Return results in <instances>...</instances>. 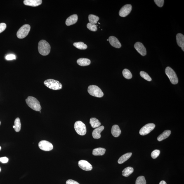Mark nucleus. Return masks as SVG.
<instances>
[{
	"mask_svg": "<svg viewBox=\"0 0 184 184\" xmlns=\"http://www.w3.org/2000/svg\"><path fill=\"white\" fill-rule=\"evenodd\" d=\"M171 132L170 130H165L158 137L157 140L159 142L162 141L163 140L168 138L171 135Z\"/></svg>",
	"mask_w": 184,
	"mask_h": 184,
	"instance_id": "obj_20",
	"label": "nucleus"
},
{
	"mask_svg": "<svg viewBox=\"0 0 184 184\" xmlns=\"http://www.w3.org/2000/svg\"><path fill=\"white\" fill-rule=\"evenodd\" d=\"M87 27L88 29L92 31V32H96L97 29H98L97 25L95 24H91L90 23L87 24Z\"/></svg>",
	"mask_w": 184,
	"mask_h": 184,
	"instance_id": "obj_31",
	"label": "nucleus"
},
{
	"mask_svg": "<svg viewBox=\"0 0 184 184\" xmlns=\"http://www.w3.org/2000/svg\"><path fill=\"white\" fill-rule=\"evenodd\" d=\"M132 9V6L131 5L126 4L122 7L119 11L120 16L122 17H125L129 15L131 13Z\"/></svg>",
	"mask_w": 184,
	"mask_h": 184,
	"instance_id": "obj_10",
	"label": "nucleus"
},
{
	"mask_svg": "<svg viewBox=\"0 0 184 184\" xmlns=\"http://www.w3.org/2000/svg\"><path fill=\"white\" fill-rule=\"evenodd\" d=\"M78 16L77 15L74 14L68 17L66 20V24L67 26H70L75 24L77 21Z\"/></svg>",
	"mask_w": 184,
	"mask_h": 184,
	"instance_id": "obj_16",
	"label": "nucleus"
},
{
	"mask_svg": "<svg viewBox=\"0 0 184 184\" xmlns=\"http://www.w3.org/2000/svg\"><path fill=\"white\" fill-rule=\"evenodd\" d=\"M134 172V169L131 167H128L123 170L122 171L123 176L128 177L131 175Z\"/></svg>",
	"mask_w": 184,
	"mask_h": 184,
	"instance_id": "obj_24",
	"label": "nucleus"
},
{
	"mask_svg": "<svg viewBox=\"0 0 184 184\" xmlns=\"http://www.w3.org/2000/svg\"><path fill=\"white\" fill-rule=\"evenodd\" d=\"M122 74L124 77L127 79H131L132 77V75L128 69H124L122 71Z\"/></svg>",
	"mask_w": 184,
	"mask_h": 184,
	"instance_id": "obj_28",
	"label": "nucleus"
},
{
	"mask_svg": "<svg viewBox=\"0 0 184 184\" xmlns=\"http://www.w3.org/2000/svg\"><path fill=\"white\" fill-rule=\"evenodd\" d=\"M26 103L29 107L33 110L40 112L41 109L40 104L37 99L32 96L28 97L26 99Z\"/></svg>",
	"mask_w": 184,
	"mask_h": 184,
	"instance_id": "obj_2",
	"label": "nucleus"
},
{
	"mask_svg": "<svg viewBox=\"0 0 184 184\" xmlns=\"http://www.w3.org/2000/svg\"><path fill=\"white\" fill-rule=\"evenodd\" d=\"M51 48V46L49 43L45 40H41L38 43V51L41 55L46 56L49 54Z\"/></svg>",
	"mask_w": 184,
	"mask_h": 184,
	"instance_id": "obj_1",
	"label": "nucleus"
},
{
	"mask_svg": "<svg viewBox=\"0 0 184 184\" xmlns=\"http://www.w3.org/2000/svg\"><path fill=\"white\" fill-rule=\"evenodd\" d=\"M77 63L81 66H86L90 65L91 61L89 59L85 58H80L78 59Z\"/></svg>",
	"mask_w": 184,
	"mask_h": 184,
	"instance_id": "obj_19",
	"label": "nucleus"
},
{
	"mask_svg": "<svg viewBox=\"0 0 184 184\" xmlns=\"http://www.w3.org/2000/svg\"><path fill=\"white\" fill-rule=\"evenodd\" d=\"M73 46L79 50H85L87 48V45L81 42L74 43H73Z\"/></svg>",
	"mask_w": 184,
	"mask_h": 184,
	"instance_id": "obj_25",
	"label": "nucleus"
},
{
	"mask_svg": "<svg viewBox=\"0 0 184 184\" xmlns=\"http://www.w3.org/2000/svg\"><path fill=\"white\" fill-rule=\"evenodd\" d=\"M160 153V151L159 150H155L153 151L151 154V157L152 159H155L158 157Z\"/></svg>",
	"mask_w": 184,
	"mask_h": 184,
	"instance_id": "obj_32",
	"label": "nucleus"
},
{
	"mask_svg": "<svg viewBox=\"0 0 184 184\" xmlns=\"http://www.w3.org/2000/svg\"><path fill=\"white\" fill-rule=\"evenodd\" d=\"M159 184H167V183L165 181H163V180H162V181H161L160 182V183H159Z\"/></svg>",
	"mask_w": 184,
	"mask_h": 184,
	"instance_id": "obj_38",
	"label": "nucleus"
},
{
	"mask_svg": "<svg viewBox=\"0 0 184 184\" xmlns=\"http://www.w3.org/2000/svg\"><path fill=\"white\" fill-rule=\"evenodd\" d=\"M7 27L6 24L5 23H0V33L4 31Z\"/></svg>",
	"mask_w": 184,
	"mask_h": 184,
	"instance_id": "obj_34",
	"label": "nucleus"
},
{
	"mask_svg": "<svg viewBox=\"0 0 184 184\" xmlns=\"http://www.w3.org/2000/svg\"><path fill=\"white\" fill-rule=\"evenodd\" d=\"M42 2V0H25L23 3L26 6L37 7L41 5Z\"/></svg>",
	"mask_w": 184,
	"mask_h": 184,
	"instance_id": "obj_15",
	"label": "nucleus"
},
{
	"mask_svg": "<svg viewBox=\"0 0 184 184\" xmlns=\"http://www.w3.org/2000/svg\"><path fill=\"white\" fill-rule=\"evenodd\" d=\"M30 29V26L25 24L20 28L17 32V36L19 39H23L28 34Z\"/></svg>",
	"mask_w": 184,
	"mask_h": 184,
	"instance_id": "obj_6",
	"label": "nucleus"
},
{
	"mask_svg": "<svg viewBox=\"0 0 184 184\" xmlns=\"http://www.w3.org/2000/svg\"><path fill=\"white\" fill-rule=\"evenodd\" d=\"M1 147L0 146V150H1Z\"/></svg>",
	"mask_w": 184,
	"mask_h": 184,
	"instance_id": "obj_40",
	"label": "nucleus"
},
{
	"mask_svg": "<svg viewBox=\"0 0 184 184\" xmlns=\"http://www.w3.org/2000/svg\"><path fill=\"white\" fill-rule=\"evenodd\" d=\"M1 167H0V172H1Z\"/></svg>",
	"mask_w": 184,
	"mask_h": 184,
	"instance_id": "obj_39",
	"label": "nucleus"
},
{
	"mask_svg": "<svg viewBox=\"0 0 184 184\" xmlns=\"http://www.w3.org/2000/svg\"><path fill=\"white\" fill-rule=\"evenodd\" d=\"M90 124L91 127L93 128H96L100 126L101 123L98 119L95 118H91L90 120Z\"/></svg>",
	"mask_w": 184,
	"mask_h": 184,
	"instance_id": "obj_23",
	"label": "nucleus"
},
{
	"mask_svg": "<svg viewBox=\"0 0 184 184\" xmlns=\"http://www.w3.org/2000/svg\"><path fill=\"white\" fill-rule=\"evenodd\" d=\"M79 167L85 171H90L93 169V166L88 161L84 160H80L78 163Z\"/></svg>",
	"mask_w": 184,
	"mask_h": 184,
	"instance_id": "obj_12",
	"label": "nucleus"
},
{
	"mask_svg": "<svg viewBox=\"0 0 184 184\" xmlns=\"http://www.w3.org/2000/svg\"><path fill=\"white\" fill-rule=\"evenodd\" d=\"M165 72L172 84L174 85L178 84V79L177 76L172 69L169 67H167L165 69Z\"/></svg>",
	"mask_w": 184,
	"mask_h": 184,
	"instance_id": "obj_5",
	"label": "nucleus"
},
{
	"mask_svg": "<svg viewBox=\"0 0 184 184\" xmlns=\"http://www.w3.org/2000/svg\"><path fill=\"white\" fill-rule=\"evenodd\" d=\"M135 184H146L145 177L143 176L138 177L136 179Z\"/></svg>",
	"mask_w": 184,
	"mask_h": 184,
	"instance_id": "obj_30",
	"label": "nucleus"
},
{
	"mask_svg": "<svg viewBox=\"0 0 184 184\" xmlns=\"http://www.w3.org/2000/svg\"><path fill=\"white\" fill-rule=\"evenodd\" d=\"M8 160V159L6 157L0 158V162L3 163H7Z\"/></svg>",
	"mask_w": 184,
	"mask_h": 184,
	"instance_id": "obj_36",
	"label": "nucleus"
},
{
	"mask_svg": "<svg viewBox=\"0 0 184 184\" xmlns=\"http://www.w3.org/2000/svg\"><path fill=\"white\" fill-rule=\"evenodd\" d=\"M134 48L142 56H145L147 54L146 48L144 45L140 42H137L134 44Z\"/></svg>",
	"mask_w": 184,
	"mask_h": 184,
	"instance_id": "obj_11",
	"label": "nucleus"
},
{
	"mask_svg": "<svg viewBox=\"0 0 184 184\" xmlns=\"http://www.w3.org/2000/svg\"><path fill=\"white\" fill-rule=\"evenodd\" d=\"M44 84L47 87L54 90H58L62 89V86L60 83L58 81L52 79L46 80L44 81Z\"/></svg>",
	"mask_w": 184,
	"mask_h": 184,
	"instance_id": "obj_3",
	"label": "nucleus"
},
{
	"mask_svg": "<svg viewBox=\"0 0 184 184\" xmlns=\"http://www.w3.org/2000/svg\"><path fill=\"white\" fill-rule=\"evenodd\" d=\"M155 126V124L152 123H149L146 124L140 129V134L144 136L148 134L151 131H153Z\"/></svg>",
	"mask_w": 184,
	"mask_h": 184,
	"instance_id": "obj_8",
	"label": "nucleus"
},
{
	"mask_svg": "<svg viewBox=\"0 0 184 184\" xmlns=\"http://www.w3.org/2000/svg\"><path fill=\"white\" fill-rule=\"evenodd\" d=\"M111 133L113 136L115 138L119 136L121 134V131L119 126L117 125L113 126L111 129Z\"/></svg>",
	"mask_w": 184,
	"mask_h": 184,
	"instance_id": "obj_18",
	"label": "nucleus"
},
{
	"mask_svg": "<svg viewBox=\"0 0 184 184\" xmlns=\"http://www.w3.org/2000/svg\"><path fill=\"white\" fill-rule=\"evenodd\" d=\"M74 128L78 134L81 136L86 134L87 132L86 126L81 121H76L74 124Z\"/></svg>",
	"mask_w": 184,
	"mask_h": 184,
	"instance_id": "obj_7",
	"label": "nucleus"
},
{
	"mask_svg": "<svg viewBox=\"0 0 184 184\" xmlns=\"http://www.w3.org/2000/svg\"><path fill=\"white\" fill-rule=\"evenodd\" d=\"M88 91L92 96L101 98L103 96L104 93L101 89L96 85H91L88 87Z\"/></svg>",
	"mask_w": 184,
	"mask_h": 184,
	"instance_id": "obj_4",
	"label": "nucleus"
},
{
	"mask_svg": "<svg viewBox=\"0 0 184 184\" xmlns=\"http://www.w3.org/2000/svg\"><path fill=\"white\" fill-rule=\"evenodd\" d=\"M154 2L160 7H162L163 6L164 1V0H154Z\"/></svg>",
	"mask_w": 184,
	"mask_h": 184,
	"instance_id": "obj_33",
	"label": "nucleus"
},
{
	"mask_svg": "<svg viewBox=\"0 0 184 184\" xmlns=\"http://www.w3.org/2000/svg\"><path fill=\"white\" fill-rule=\"evenodd\" d=\"M176 40L178 46L184 51V36L183 34L179 33L177 34Z\"/></svg>",
	"mask_w": 184,
	"mask_h": 184,
	"instance_id": "obj_17",
	"label": "nucleus"
},
{
	"mask_svg": "<svg viewBox=\"0 0 184 184\" xmlns=\"http://www.w3.org/2000/svg\"><path fill=\"white\" fill-rule=\"evenodd\" d=\"M14 126H15L14 129L15 131L16 132H19L20 131L21 124L20 119L19 118H17L15 119Z\"/></svg>",
	"mask_w": 184,
	"mask_h": 184,
	"instance_id": "obj_27",
	"label": "nucleus"
},
{
	"mask_svg": "<svg viewBox=\"0 0 184 184\" xmlns=\"http://www.w3.org/2000/svg\"><path fill=\"white\" fill-rule=\"evenodd\" d=\"M109 41L111 46L114 47L119 48L121 47V44L119 40L114 36H112L109 37Z\"/></svg>",
	"mask_w": 184,
	"mask_h": 184,
	"instance_id": "obj_13",
	"label": "nucleus"
},
{
	"mask_svg": "<svg viewBox=\"0 0 184 184\" xmlns=\"http://www.w3.org/2000/svg\"><path fill=\"white\" fill-rule=\"evenodd\" d=\"M1 121H0V125H1Z\"/></svg>",
	"mask_w": 184,
	"mask_h": 184,
	"instance_id": "obj_41",
	"label": "nucleus"
},
{
	"mask_svg": "<svg viewBox=\"0 0 184 184\" xmlns=\"http://www.w3.org/2000/svg\"><path fill=\"white\" fill-rule=\"evenodd\" d=\"M132 155V153L131 152L127 153L124 154L119 158L118 161V163L121 164L125 162L126 161L128 160Z\"/></svg>",
	"mask_w": 184,
	"mask_h": 184,
	"instance_id": "obj_21",
	"label": "nucleus"
},
{
	"mask_svg": "<svg viewBox=\"0 0 184 184\" xmlns=\"http://www.w3.org/2000/svg\"><path fill=\"white\" fill-rule=\"evenodd\" d=\"M66 184H80L77 181H74V180L69 179L68 180L66 183Z\"/></svg>",
	"mask_w": 184,
	"mask_h": 184,
	"instance_id": "obj_37",
	"label": "nucleus"
},
{
	"mask_svg": "<svg viewBox=\"0 0 184 184\" xmlns=\"http://www.w3.org/2000/svg\"><path fill=\"white\" fill-rule=\"evenodd\" d=\"M107 41H109V39H107Z\"/></svg>",
	"mask_w": 184,
	"mask_h": 184,
	"instance_id": "obj_42",
	"label": "nucleus"
},
{
	"mask_svg": "<svg viewBox=\"0 0 184 184\" xmlns=\"http://www.w3.org/2000/svg\"><path fill=\"white\" fill-rule=\"evenodd\" d=\"M105 127L103 126H100L99 127L95 128L92 133V136L93 138L95 139H98L101 137V133L103 131Z\"/></svg>",
	"mask_w": 184,
	"mask_h": 184,
	"instance_id": "obj_14",
	"label": "nucleus"
},
{
	"mask_svg": "<svg viewBox=\"0 0 184 184\" xmlns=\"http://www.w3.org/2000/svg\"><path fill=\"white\" fill-rule=\"evenodd\" d=\"M40 113H41V111H40Z\"/></svg>",
	"mask_w": 184,
	"mask_h": 184,
	"instance_id": "obj_43",
	"label": "nucleus"
},
{
	"mask_svg": "<svg viewBox=\"0 0 184 184\" xmlns=\"http://www.w3.org/2000/svg\"><path fill=\"white\" fill-rule=\"evenodd\" d=\"M140 76L143 79L146 80L148 81H151L152 80V78H151L150 76L147 73L144 71H141L140 72Z\"/></svg>",
	"mask_w": 184,
	"mask_h": 184,
	"instance_id": "obj_29",
	"label": "nucleus"
},
{
	"mask_svg": "<svg viewBox=\"0 0 184 184\" xmlns=\"http://www.w3.org/2000/svg\"><path fill=\"white\" fill-rule=\"evenodd\" d=\"M88 19L90 23L95 24L98 23L99 18L94 15H90L88 16Z\"/></svg>",
	"mask_w": 184,
	"mask_h": 184,
	"instance_id": "obj_26",
	"label": "nucleus"
},
{
	"mask_svg": "<svg viewBox=\"0 0 184 184\" xmlns=\"http://www.w3.org/2000/svg\"><path fill=\"white\" fill-rule=\"evenodd\" d=\"M106 149L102 148H98L94 149L93 152V154L95 156H103L105 154Z\"/></svg>",
	"mask_w": 184,
	"mask_h": 184,
	"instance_id": "obj_22",
	"label": "nucleus"
},
{
	"mask_svg": "<svg viewBox=\"0 0 184 184\" xmlns=\"http://www.w3.org/2000/svg\"><path fill=\"white\" fill-rule=\"evenodd\" d=\"M39 147L42 150L45 151H50L53 149V146L50 142L46 140H41L39 142Z\"/></svg>",
	"mask_w": 184,
	"mask_h": 184,
	"instance_id": "obj_9",
	"label": "nucleus"
},
{
	"mask_svg": "<svg viewBox=\"0 0 184 184\" xmlns=\"http://www.w3.org/2000/svg\"><path fill=\"white\" fill-rule=\"evenodd\" d=\"M16 58V56L14 55L9 54L7 55L6 57V59L7 60H15Z\"/></svg>",
	"mask_w": 184,
	"mask_h": 184,
	"instance_id": "obj_35",
	"label": "nucleus"
}]
</instances>
